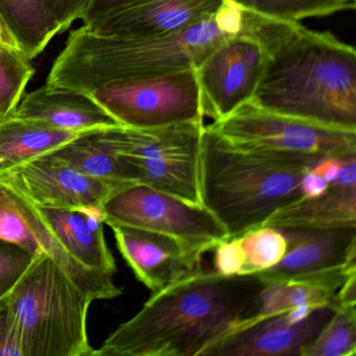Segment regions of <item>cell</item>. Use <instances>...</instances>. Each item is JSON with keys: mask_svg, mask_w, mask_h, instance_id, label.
Returning <instances> with one entry per match:
<instances>
[{"mask_svg": "<svg viewBox=\"0 0 356 356\" xmlns=\"http://www.w3.org/2000/svg\"><path fill=\"white\" fill-rule=\"evenodd\" d=\"M3 301L29 356H92L87 329L93 299L44 251L33 257Z\"/></svg>", "mask_w": 356, "mask_h": 356, "instance_id": "obj_5", "label": "cell"}, {"mask_svg": "<svg viewBox=\"0 0 356 356\" xmlns=\"http://www.w3.org/2000/svg\"><path fill=\"white\" fill-rule=\"evenodd\" d=\"M264 287L257 274L225 276L199 268L152 293L95 355L205 356L256 314Z\"/></svg>", "mask_w": 356, "mask_h": 356, "instance_id": "obj_2", "label": "cell"}, {"mask_svg": "<svg viewBox=\"0 0 356 356\" xmlns=\"http://www.w3.org/2000/svg\"><path fill=\"white\" fill-rule=\"evenodd\" d=\"M0 47H8V49H20L13 37L8 32L7 29L0 22ZM22 51V49H20Z\"/></svg>", "mask_w": 356, "mask_h": 356, "instance_id": "obj_34", "label": "cell"}, {"mask_svg": "<svg viewBox=\"0 0 356 356\" xmlns=\"http://www.w3.org/2000/svg\"><path fill=\"white\" fill-rule=\"evenodd\" d=\"M226 0H136L88 24L102 36L155 38L182 32L218 13Z\"/></svg>", "mask_w": 356, "mask_h": 356, "instance_id": "obj_14", "label": "cell"}, {"mask_svg": "<svg viewBox=\"0 0 356 356\" xmlns=\"http://www.w3.org/2000/svg\"><path fill=\"white\" fill-rule=\"evenodd\" d=\"M35 72L20 49L0 47V120L15 111Z\"/></svg>", "mask_w": 356, "mask_h": 356, "instance_id": "obj_23", "label": "cell"}, {"mask_svg": "<svg viewBox=\"0 0 356 356\" xmlns=\"http://www.w3.org/2000/svg\"><path fill=\"white\" fill-rule=\"evenodd\" d=\"M206 128L225 145L241 151L339 159L356 157V131L275 113L250 101Z\"/></svg>", "mask_w": 356, "mask_h": 356, "instance_id": "obj_8", "label": "cell"}, {"mask_svg": "<svg viewBox=\"0 0 356 356\" xmlns=\"http://www.w3.org/2000/svg\"><path fill=\"white\" fill-rule=\"evenodd\" d=\"M245 11L226 0L218 13L182 32L155 38L70 33L47 76L55 88L87 93L122 81L195 68L224 39L243 33Z\"/></svg>", "mask_w": 356, "mask_h": 356, "instance_id": "obj_3", "label": "cell"}, {"mask_svg": "<svg viewBox=\"0 0 356 356\" xmlns=\"http://www.w3.org/2000/svg\"><path fill=\"white\" fill-rule=\"evenodd\" d=\"M330 185L316 170V166H314L309 172H306L302 181L303 197H312L322 195Z\"/></svg>", "mask_w": 356, "mask_h": 356, "instance_id": "obj_33", "label": "cell"}, {"mask_svg": "<svg viewBox=\"0 0 356 356\" xmlns=\"http://www.w3.org/2000/svg\"><path fill=\"white\" fill-rule=\"evenodd\" d=\"M356 354V306L335 307L332 316L304 356H354Z\"/></svg>", "mask_w": 356, "mask_h": 356, "instance_id": "obj_24", "label": "cell"}, {"mask_svg": "<svg viewBox=\"0 0 356 356\" xmlns=\"http://www.w3.org/2000/svg\"><path fill=\"white\" fill-rule=\"evenodd\" d=\"M8 191L32 226L41 249L76 286L93 301L122 295V289L114 282L118 266L104 234L105 216L102 207H39L22 195Z\"/></svg>", "mask_w": 356, "mask_h": 356, "instance_id": "obj_6", "label": "cell"}, {"mask_svg": "<svg viewBox=\"0 0 356 356\" xmlns=\"http://www.w3.org/2000/svg\"><path fill=\"white\" fill-rule=\"evenodd\" d=\"M256 15L279 22H300L355 9L356 0H231Z\"/></svg>", "mask_w": 356, "mask_h": 356, "instance_id": "obj_22", "label": "cell"}, {"mask_svg": "<svg viewBox=\"0 0 356 356\" xmlns=\"http://www.w3.org/2000/svg\"><path fill=\"white\" fill-rule=\"evenodd\" d=\"M11 116L74 133L97 132L118 124L88 95L47 84L24 97Z\"/></svg>", "mask_w": 356, "mask_h": 356, "instance_id": "obj_18", "label": "cell"}, {"mask_svg": "<svg viewBox=\"0 0 356 356\" xmlns=\"http://www.w3.org/2000/svg\"><path fill=\"white\" fill-rule=\"evenodd\" d=\"M333 312L331 305L293 308L229 333L205 356H304Z\"/></svg>", "mask_w": 356, "mask_h": 356, "instance_id": "obj_13", "label": "cell"}, {"mask_svg": "<svg viewBox=\"0 0 356 356\" xmlns=\"http://www.w3.org/2000/svg\"><path fill=\"white\" fill-rule=\"evenodd\" d=\"M0 187L43 208L103 207L122 187L90 178L49 153L0 172Z\"/></svg>", "mask_w": 356, "mask_h": 356, "instance_id": "obj_12", "label": "cell"}, {"mask_svg": "<svg viewBox=\"0 0 356 356\" xmlns=\"http://www.w3.org/2000/svg\"><path fill=\"white\" fill-rule=\"evenodd\" d=\"M0 22L30 61L61 34L51 0H0Z\"/></svg>", "mask_w": 356, "mask_h": 356, "instance_id": "obj_19", "label": "cell"}, {"mask_svg": "<svg viewBox=\"0 0 356 356\" xmlns=\"http://www.w3.org/2000/svg\"><path fill=\"white\" fill-rule=\"evenodd\" d=\"M261 227L310 230L356 229V158L348 160L339 178L322 193L280 208Z\"/></svg>", "mask_w": 356, "mask_h": 356, "instance_id": "obj_17", "label": "cell"}, {"mask_svg": "<svg viewBox=\"0 0 356 356\" xmlns=\"http://www.w3.org/2000/svg\"><path fill=\"white\" fill-rule=\"evenodd\" d=\"M87 95L118 124L129 128L204 120L195 68L112 83Z\"/></svg>", "mask_w": 356, "mask_h": 356, "instance_id": "obj_10", "label": "cell"}, {"mask_svg": "<svg viewBox=\"0 0 356 356\" xmlns=\"http://www.w3.org/2000/svg\"><path fill=\"white\" fill-rule=\"evenodd\" d=\"M324 158L278 156L229 147L204 128L202 204L229 238L261 227L274 212L303 197L302 181Z\"/></svg>", "mask_w": 356, "mask_h": 356, "instance_id": "obj_4", "label": "cell"}, {"mask_svg": "<svg viewBox=\"0 0 356 356\" xmlns=\"http://www.w3.org/2000/svg\"><path fill=\"white\" fill-rule=\"evenodd\" d=\"M204 128V120L147 129L118 124L99 131V137L131 168L138 184L203 206Z\"/></svg>", "mask_w": 356, "mask_h": 356, "instance_id": "obj_7", "label": "cell"}, {"mask_svg": "<svg viewBox=\"0 0 356 356\" xmlns=\"http://www.w3.org/2000/svg\"><path fill=\"white\" fill-rule=\"evenodd\" d=\"M245 254L243 275H256L276 266L286 252L282 231L273 227H258L238 236Z\"/></svg>", "mask_w": 356, "mask_h": 356, "instance_id": "obj_25", "label": "cell"}, {"mask_svg": "<svg viewBox=\"0 0 356 356\" xmlns=\"http://www.w3.org/2000/svg\"><path fill=\"white\" fill-rule=\"evenodd\" d=\"M109 227L124 261L152 293L201 268L202 256L170 237L118 225Z\"/></svg>", "mask_w": 356, "mask_h": 356, "instance_id": "obj_15", "label": "cell"}, {"mask_svg": "<svg viewBox=\"0 0 356 356\" xmlns=\"http://www.w3.org/2000/svg\"><path fill=\"white\" fill-rule=\"evenodd\" d=\"M0 241L13 243L34 257L43 251L29 220L13 195L0 187Z\"/></svg>", "mask_w": 356, "mask_h": 356, "instance_id": "obj_26", "label": "cell"}, {"mask_svg": "<svg viewBox=\"0 0 356 356\" xmlns=\"http://www.w3.org/2000/svg\"><path fill=\"white\" fill-rule=\"evenodd\" d=\"M0 356H29L22 331L0 299Z\"/></svg>", "mask_w": 356, "mask_h": 356, "instance_id": "obj_28", "label": "cell"}, {"mask_svg": "<svg viewBox=\"0 0 356 356\" xmlns=\"http://www.w3.org/2000/svg\"><path fill=\"white\" fill-rule=\"evenodd\" d=\"M105 224L151 231L178 241L203 257L229 238L218 218L204 206L145 185L127 187L104 204Z\"/></svg>", "mask_w": 356, "mask_h": 356, "instance_id": "obj_9", "label": "cell"}, {"mask_svg": "<svg viewBox=\"0 0 356 356\" xmlns=\"http://www.w3.org/2000/svg\"><path fill=\"white\" fill-rule=\"evenodd\" d=\"M280 230L286 239V252L276 266L257 274L264 286L356 264V229Z\"/></svg>", "mask_w": 356, "mask_h": 356, "instance_id": "obj_16", "label": "cell"}, {"mask_svg": "<svg viewBox=\"0 0 356 356\" xmlns=\"http://www.w3.org/2000/svg\"><path fill=\"white\" fill-rule=\"evenodd\" d=\"M32 259L33 256L18 245L0 241V299L15 285Z\"/></svg>", "mask_w": 356, "mask_h": 356, "instance_id": "obj_27", "label": "cell"}, {"mask_svg": "<svg viewBox=\"0 0 356 356\" xmlns=\"http://www.w3.org/2000/svg\"><path fill=\"white\" fill-rule=\"evenodd\" d=\"M335 307H355L356 306V273L350 275L335 293L331 301Z\"/></svg>", "mask_w": 356, "mask_h": 356, "instance_id": "obj_32", "label": "cell"}, {"mask_svg": "<svg viewBox=\"0 0 356 356\" xmlns=\"http://www.w3.org/2000/svg\"><path fill=\"white\" fill-rule=\"evenodd\" d=\"M214 251V272L225 276L243 275L245 254L238 237H233L216 245Z\"/></svg>", "mask_w": 356, "mask_h": 356, "instance_id": "obj_29", "label": "cell"}, {"mask_svg": "<svg viewBox=\"0 0 356 356\" xmlns=\"http://www.w3.org/2000/svg\"><path fill=\"white\" fill-rule=\"evenodd\" d=\"M264 61L261 43L245 28L218 43L195 68L204 118L216 122L251 101Z\"/></svg>", "mask_w": 356, "mask_h": 356, "instance_id": "obj_11", "label": "cell"}, {"mask_svg": "<svg viewBox=\"0 0 356 356\" xmlns=\"http://www.w3.org/2000/svg\"><path fill=\"white\" fill-rule=\"evenodd\" d=\"M136 0H90L81 20L83 24H88L111 12L126 7Z\"/></svg>", "mask_w": 356, "mask_h": 356, "instance_id": "obj_31", "label": "cell"}, {"mask_svg": "<svg viewBox=\"0 0 356 356\" xmlns=\"http://www.w3.org/2000/svg\"><path fill=\"white\" fill-rule=\"evenodd\" d=\"M49 154L90 178L122 188L138 184L131 168L102 140L99 131L85 133Z\"/></svg>", "mask_w": 356, "mask_h": 356, "instance_id": "obj_21", "label": "cell"}, {"mask_svg": "<svg viewBox=\"0 0 356 356\" xmlns=\"http://www.w3.org/2000/svg\"><path fill=\"white\" fill-rule=\"evenodd\" d=\"M51 1L62 34L70 29L74 22L81 19L90 0H51Z\"/></svg>", "mask_w": 356, "mask_h": 356, "instance_id": "obj_30", "label": "cell"}, {"mask_svg": "<svg viewBox=\"0 0 356 356\" xmlns=\"http://www.w3.org/2000/svg\"><path fill=\"white\" fill-rule=\"evenodd\" d=\"M83 134L85 133L59 130L43 122L14 116L1 120L0 172L55 151Z\"/></svg>", "mask_w": 356, "mask_h": 356, "instance_id": "obj_20", "label": "cell"}, {"mask_svg": "<svg viewBox=\"0 0 356 356\" xmlns=\"http://www.w3.org/2000/svg\"><path fill=\"white\" fill-rule=\"evenodd\" d=\"M245 29L266 51L261 78L250 102L275 113L356 131L353 47L332 33L248 11Z\"/></svg>", "mask_w": 356, "mask_h": 356, "instance_id": "obj_1", "label": "cell"}]
</instances>
